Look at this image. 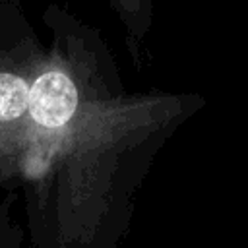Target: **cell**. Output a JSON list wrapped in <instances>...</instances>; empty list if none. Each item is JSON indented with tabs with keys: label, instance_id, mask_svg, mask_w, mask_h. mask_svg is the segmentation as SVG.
<instances>
[{
	"label": "cell",
	"instance_id": "1",
	"mask_svg": "<svg viewBox=\"0 0 248 248\" xmlns=\"http://www.w3.org/2000/svg\"><path fill=\"white\" fill-rule=\"evenodd\" d=\"M203 105L196 93H126L31 143L16 182L31 248H118L159 151Z\"/></svg>",
	"mask_w": 248,
	"mask_h": 248
},
{
	"label": "cell",
	"instance_id": "2",
	"mask_svg": "<svg viewBox=\"0 0 248 248\" xmlns=\"http://www.w3.org/2000/svg\"><path fill=\"white\" fill-rule=\"evenodd\" d=\"M46 23L52 39L31 93L25 149L126 95L118 66L93 27L58 6H50Z\"/></svg>",
	"mask_w": 248,
	"mask_h": 248
},
{
	"label": "cell",
	"instance_id": "3",
	"mask_svg": "<svg viewBox=\"0 0 248 248\" xmlns=\"http://www.w3.org/2000/svg\"><path fill=\"white\" fill-rule=\"evenodd\" d=\"M46 58L17 0H0V186L17 182L27 143L29 105Z\"/></svg>",
	"mask_w": 248,
	"mask_h": 248
},
{
	"label": "cell",
	"instance_id": "4",
	"mask_svg": "<svg viewBox=\"0 0 248 248\" xmlns=\"http://www.w3.org/2000/svg\"><path fill=\"white\" fill-rule=\"evenodd\" d=\"M108 2L112 10L118 14L126 29L128 45L136 54L140 43L145 39L153 23V0H108Z\"/></svg>",
	"mask_w": 248,
	"mask_h": 248
},
{
	"label": "cell",
	"instance_id": "5",
	"mask_svg": "<svg viewBox=\"0 0 248 248\" xmlns=\"http://www.w3.org/2000/svg\"><path fill=\"white\" fill-rule=\"evenodd\" d=\"M17 200L16 188H10L0 198V248H23L27 232L25 225L16 217Z\"/></svg>",
	"mask_w": 248,
	"mask_h": 248
}]
</instances>
